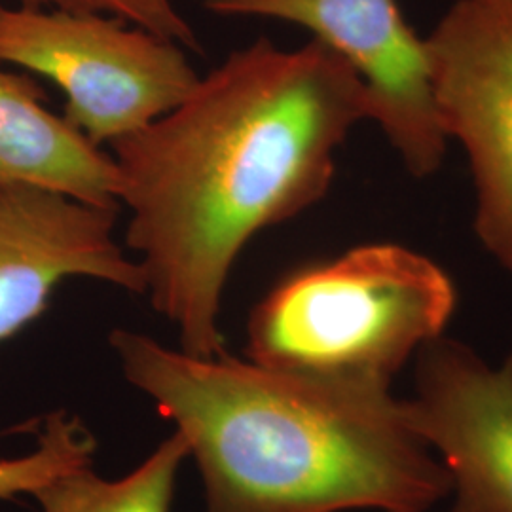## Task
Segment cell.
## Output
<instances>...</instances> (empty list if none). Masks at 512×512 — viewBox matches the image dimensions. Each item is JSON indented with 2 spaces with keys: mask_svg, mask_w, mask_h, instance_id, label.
Masks as SVG:
<instances>
[{
  "mask_svg": "<svg viewBox=\"0 0 512 512\" xmlns=\"http://www.w3.org/2000/svg\"><path fill=\"white\" fill-rule=\"evenodd\" d=\"M116 215L46 188L0 186V344L42 317L71 277L147 294L141 264L114 239Z\"/></svg>",
  "mask_w": 512,
  "mask_h": 512,
  "instance_id": "obj_8",
  "label": "cell"
},
{
  "mask_svg": "<svg viewBox=\"0 0 512 512\" xmlns=\"http://www.w3.org/2000/svg\"><path fill=\"white\" fill-rule=\"evenodd\" d=\"M37 80L0 69V186L27 184L99 209H120L114 158L46 109Z\"/></svg>",
  "mask_w": 512,
  "mask_h": 512,
  "instance_id": "obj_9",
  "label": "cell"
},
{
  "mask_svg": "<svg viewBox=\"0 0 512 512\" xmlns=\"http://www.w3.org/2000/svg\"><path fill=\"white\" fill-rule=\"evenodd\" d=\"M110 348L186 440L205 512H429L450 497L393 391L196 357L135 330H112Z\"/></svg>",
  "mask_w": 512,
  "mask_h": 512,
  "instance_id": "obj_2",
  "label": "cell"
},
{
  "mask_svg": "<svg viewBox=\"0 0 512 512\" xmlns=\"http://www.w3.org/2000/svg\"><path fill=\"white\" fill-rule=\"evenodd\" d=\"M19 6L103 14L147 29L158 37L173 40L186 50H200V42L192 25L177 10L173 0H19Z\"/></svg>",
  "mask_w": 512,
  "mask_h": 512,
  "instance_id": "obj_12",
  "label": "cell"
},
{
  "mask_svg": "<svg viewBox=\"0 0 512 512\" xmlns=\"http://www.w3.org/2000/svg\"><path fill=\"white\" fill-rule=\"evenodd\" d=\"M370 120L361 76L319 40L236 50L181 105L112 145L126 245L184 353H224L222 296L247 243L329 194L336 152Z\"/></svg>",
  "mask_w": 512,
  "mask_h": 512,
  "instance_id": "obj_1",
  "label": "cell"
},
{
  "mask_svg": "<svg viewBox=\"0 0 512 512\" xmlns=\"http://www.w3.org/2000/svg\"><path fill=\"white\" fill-rule=\"evenodd\" d=\"M0 61L52 80L63 116L97 147L147 128L202 80L181 44L90 12L0 4Z\"/></svg>",
  "mask_w": 512,
  "mask_h": 512,
  "instance_id": "obj_4",
  "label": "cell"
},
{
  "mask_svg": "<svg viewBox=\"0 0 512 512\" xmlns=\"http://www.w3.org/2000/svg\"><path fill=\"white\" fill-rule=\"evenodd\" d=\"M403 404L448 475L450 512H512V353L494 366L440 336L416 355Z\"/></svg>",
  "mask_w": 512,
  "mask_h": 512,
  "instance_id": "obj_7",
  "label": "cell"
},
{
  "mask_svg": "<svg viewBox=\"0 0 512 512\" xmlns=\"http://www.w3.org/2000/svg\"><path fill=\"white\" fill-rule=\"evenodd\" d=\"M425 40L440 126L473 173L476 236L512 277V0H456Z\"/></svg>",
  "mask_w": 512,
  "mask_h": 512,
  "instance_id": "obj_5",
  "label": "cell"
},
{
  "mask_svg": "<svg viewBox=\"0 0 512 512\" xmlns=\"http://www.w3.org/2000/svg\"><path fill=\"white\" fill-rule=\"evenodd\" d=\"M220 18L274 19L310 31L361 76L378 124L404 169L433 177L446 156L427 40L404 18L399 0H202Z\"/></svg>",
  "mask_w": 512,
  "mask_h": 512,
  "instance_id": "obj_6",
  "label": "cell"
},
{
  "mask_svg": "<svg viewBox=\"0 0 512 512\" xmlns=\"http://www.w3.org/2000/svg\"><path fill=\"white\" fill-rule=\"evenodd\" d=\"M188 458V444L175 431L129 475L109 480L84 465L57 476L33 497L42 512H171Z\"/></svg>",
  "mask_w": 512,
  "mask_h": 512,
  "instance_id": "obj_10",
  "label": "cell"
},
{
  "mask_svg": "<svg viewBox=\"0 0 512 512\" xmlns=\"http://www.w3.org/2000/svg\"><path fill=\"white\" fill-rule=\"evenodd\" d=\"M456 306V285L435 260L366 243L277 281L249 313L245 355L311 382L389 393L444 336Z\"/></svg>",
  "mask_w": 512,
  "mask_h": 512,
  "instance_id": "obj_3",
  "label": "cell"
},
{
  "mask_svg": "<svg viewBox=\"0 0 512 512\" xmlns=\"http://www.w3.org/2000/svg\"><path fill=\"white\" fill-rule=\"evenodd\" d=\"M95 450L97 440L82 421L69 412H55L31 454L0 459V499L37 494L57 476L93 465Z\"/></svg>",
  "mask_w": 512,
  "mask_h": 512,
  "instance_id": "obj_11",
  "label": "cell"
}]
</instances>
